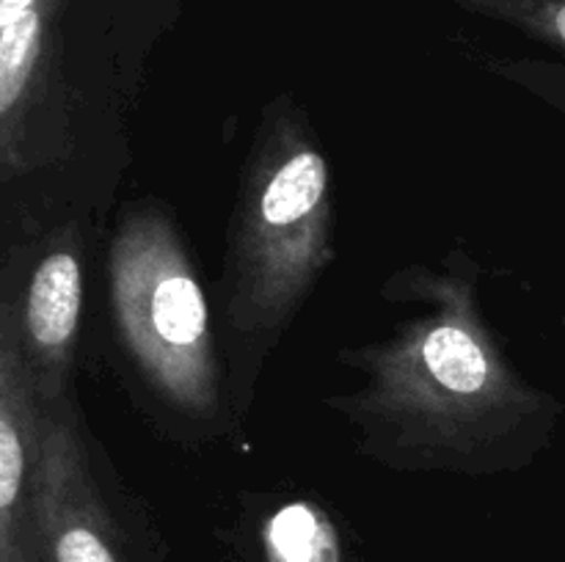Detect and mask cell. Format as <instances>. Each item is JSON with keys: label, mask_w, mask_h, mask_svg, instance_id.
<instances>
[{"label": "cell", "mask_w": 565, "mask_h": 562, "mask_svg": "<svg viewBox=\"0 0 565 562\" xmlns=\"http://www.w3.org/2000/svg\"><path fill=\"white\" fill-rule=\"evenodd\" d=\"M392 290L430 309L390 339L340 353L362 386L329 406L356 430L359 452L397 472L463 477L539 461L563 406L508 361L480 314L472 275L414 270L395 275Z\"/></svg>", "instance_id": "obj_1"}, {"label": "cell", "mask_w": 565, "mask_h": 562, "mask_svg": "<svg viewBox=\"0 0 565 562\" xmlns=\"http://www.w3.org/2000/svg\"><path fill=\"white\" fill-rule=\"evenodd\" d=\"M248 165L226 257V314L276 331L334 262L331 171L296 108H276Z\"/></svg>", "instance_id": "obj_2"}, {"label": "cell", "mask_w": 565, "mask_h": 562, "mask_svg": "<svg viewBox=\"0 0 565 562\" xmlns=\"http://www.w3.org/2000/svg\"><path fill=\"white\" fill-rule=\"evenodd\" d=\"M110 309L127 356L169 406L188 417L218 408V358L191 257L158 209L119 220L108 251Z\"/></svg>", "instance_id": "obj_3"}, {"label": "cell", "mask_w": 565, "mask_h": 562, "mask_svg": "<svg viewBox=\"0 0 565 562\" xmlns=\"http://www.w3.org/2000/svg\"><path fill=\"white\" fill-rule=\"evenodd\" d=\"M33 521L44 562H121L114 521L64 397L39 402Z\"/></svg>", "instance_id": "obj_4"}, {"label": "cell", "mask_w": 565, "mask_h": 562, "mask_svg": "<svg viewBox=\"0 0 565 562\" xmlns=\"http://www.w3.org/2000/svg\"><path fill=\"white\" fill-rule=\"evenodd\" d=\"M83 314V259L75 229L53 240L33 268L17 320V342L39 402L64 397Z\"/></svg>", "instance_id": "obj_5"}, {"label": "cell", "mask_w": 565, "mask_h": 562, "mask_svg": "<svg viewBox=\"0 0 565 562\" xmlns=\"http://www.w3.org/2000/svg\"><path fill=\"white\" fill-rule=\"evenodd\" d=\"M75 0H39L0 31V185L31 169L28 132L66 50Z\"/></svg>", "instance_id": "obj_6"}, {"label": "cell", "mask_w": 565, "mask_h": 562, "mask_svg": "<svg viewBox=\"0 0 565 562\" xmlns=\"http://www.w3.org/2000/svg\"><path fill=\"white\" fill-rule=\"evenodd\" d=\"M268 562H340V538L320 507L292 501L265 523Z\"/></svg>", "instance_id": "obj_7"}, {"label": "cell", "mask_w": 565, "mask_h": 562, "mask_svg": "<svg viewBox=\"0 0 565 562\" xmlns=\"http://www.w3.org/2000/svg\"><path fill=\"white\" fill-rule=\"evenodd\" d=\"M469 14L489 17L544 47H565V0H445Z\"/></svg>", "instance_id": "obj_8"}, {"label": "cell", "mask_w": 565, "mask_h": 562, "mask_svg": "<svg viewBox=\"0 0 565 562\" xmlns=\"http://www.w3.org/2000/svg\"><path fill=\"white\" fill-rule=\"evenodd\" d=\"M127 3H132V6H147V3H154V0H127Z\"/></svg>", "instance_id": "obj_9"}]
</instances>
